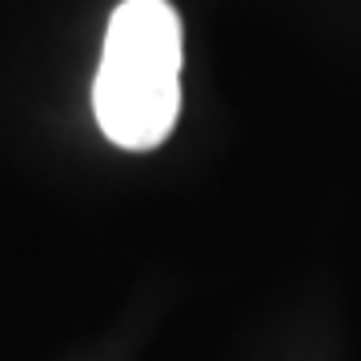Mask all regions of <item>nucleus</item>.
<instances>
[{"label":"nucleus","mask_w":361,"mask_h":361,"mask_svg":"<svg viewBox=\"0 0 361 361\" xmlns=\"http://www.w3.org/2000/svg\"><path fill=\"white\" fill-rule=\"evenodd\" d=\"M92 113L113 145L145 153L180 113V20L169 0L116 4L92 80Z\"/></svg>","instance_id":"nucleus-1"}]
</instances>
